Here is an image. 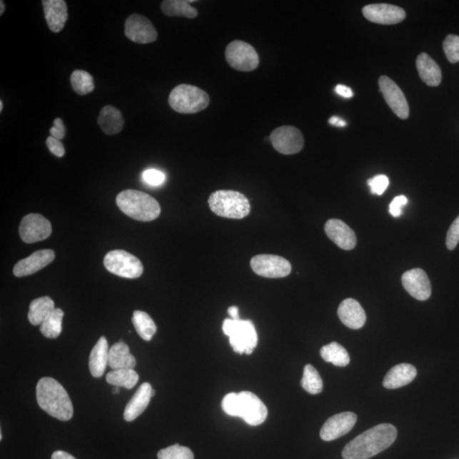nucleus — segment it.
<instances>
[{"label": "nucleus", "mask_w": 459, "mask_h": 459, "mask_svg": "<svg viewBox=\"0 0 459 459\" xmlns=\"http://www.w3.org/2000/svg\"><path fill=\"white\" fill-rule=\"evenodd\" d=\"M188 0H164L161 4V11L167 16H184L194 19L198 16L197 9L191 6Z\"/></svg>", "instance_id": "nucleus-29"}, {"label": "nucleus", "mask_w": 459, "mask_h": 459, "mask_svg": "<svg viewBox=\"0 0 459 459\" xmlns=\"http://www.w3.org/2000/svg\"><path fill=\"white\" fill-rule=\"evenodd\" d=\"M320 355L325 362L331 363L336 367L348 366L350 360L348 352L337 342L323 346Z\"/></svg>", "instance_id": "nucleus-30"}, {"label": "nucleus", "mask_w": 459, "mask_h": 459, "mask_svg": "<svg viewBox=\"0 0 459 459\" xmlns=\"http://www.w3.org/2000/svg\"><path fill=\"white\" fill-rule=\"evenodd\" d=\"M106 382L116 387H123L128 390L133 389L139 381V375L133 369L113 370L106 375Z\"/></svg>", "instance_id": "nucleus-31"}, {"label": "nucleus", "mask_w": 459, "mask_h": 459, "mask_svg": "<svg viewBox=\"0 0 459 459\" xmlns=\"http://www.w3.org/2000/svg\"><path fill=\"white\" fill-rule=\"evenodd\" d=\"M109 366L113 370L133 369L136 366V358L126 343L118 342L111 347Z\"/></svg>", "instance_id": "nucleus-27"}, {"label": "nucleus", "mask_w": 459, "mask_h": 459, "mask_svg": "<svg viewBox=\"0 0 459 459\" xmlns=\"http://www.w3.org/2000/svg\"><path fill=\"white\" fill-rule=\"evenodd\" d=\"M55 303L51 298L44 296L31 302L29 321L34 326H39L46 321L55 310Z\"/></svg>", "instance_id": "nucleus-28"}, {"label": "nucleus", "mask_w": 459, "mask_h": 459, "mask_svg": "<svg viewBox=\"0 0 459 459\" xmlns=\"http://www.w3.org/2000/svg\"><path fill=\"white\" fill-rule=\"evenodd\" d=\"M42 4L49 29L53 33H60L69 19L66 3L64 0H43Z\"/></svg>", "instance_id": "nucleus-20"}, {"label": "nucleus", "mask_w": 459, "mask_h": 459, "mask_svg": "<svg viewBox=\"0 0 459 459\" xmlns=\"http://www.w3.org/2000/svg\"><path fill=\"white\" fill-rule=\"evenodd\" d=\"M325 233L338 247L344 251H351L358 242L354 231L341 220L328 221L325 224Z\"/></svg>", "instance_id": "nucleus-19"}, {"label": "nucleus", "mask_w": 459, "mask_h": 459, "mask_svg": "<svg viewBox=\"0 0 459 459\" xmlns=\"http://www.w3.org/2000/svg\"><path fill=\"white\" fill-rule=\"evenodd\" d=\"M37 402L49 415L61 421H69L74 416V407L68 392L52 378H43L36 387Z\"/></svg>", "instance_id": "nucleus-2"}, {"label": "nucleus", "mask_w": 459, "mask_h": 459, "mask_svg": "<svg viewBox=\"0 0 459 459\" xmlns=\"http://www.w3.org/2000/svg\"><path fill=\"white\" fill-rule=\"evenodd\" d=\"M417 376V369L411 364L396 365L387 373L383 385L386 389L394 390L408 385Z\"/></svg>", "instance_id": "nucleus-23"}, {"label": "nucleus", "mask_w": 459, "mask_h": 459, "mask_svg": "<svg viewBox=\"0 0 459 459\" xmlns=\"http://www.w3.org/2000/svg\"><path fill=\"white\" fill-rule=\"evenodd\" d=\"M336 92L338 95L345 98H351L354 96V93L351 91V89L345 86H343V84H338L336 87Z\"/></svg>", "instance_id": "nucleus-45"}, {"label": "nucleus", "mask_w": 459, "mask_h": 459, "mask_svg": "<svg viewBox=\"0 0 459 459\" xmlns=\"http://www.w3.org/2000/svg\"><path fill=\"white\" fill-rule=\"evenodd\" d=\"M3 108H4V104H3V101H0V111H3Z\"/></svg>", "instance_id": "nucleus-51"}, {"label": "nucleus", "mask_w": 459, "mask_h": 459, "mask_svg": "<svg viewBox=\"0 0 459 459\" xmlns=\"http://www.w3.org/2000/svg\"><path fill=\"white\" fill-rule=\"evenodd\" d=\"M222 409L227 415L231 417H238L239 415V402L238 394H227L222 400Z\"/></svg>", "instance_id": "nucleus-38"}, {"label": "nucleus", "mask_w": 459, "mask_h": 459, "mask_svg": "<svg viewBox=\"0 0 459 459\" xmlns=\"http://www.w3.org/2000/svg\"><path fill=\"white\" fill-rule=\"evenodd\" d=\"M114 394H118L119 393V387H114Z\"/></svg>", "instance_id": "nucleus-50"}, {"label": "nucleus", "mask_w": 459, "mask_h": 459, "mask_svg": "<svg viewBox=\"0 0 459 459\" xmlns=\"http://www.w3.org/2000/svg\"><path fill=\"white\" fill-rule=\"evenodd\" d=\"M104 266L110 273L126 278H140L144 271L139 258L124 251H114L106 253Z\"/></svg>", "instance_id": "nucleus-8"}, {"label": "nucleus", "mask_w": 459, "mask_h": 459, "mask_svg": "<svg viewBox=\"0 0 459 459\" xmlns=\"http://www.w3.org/2000/svg\"><path fill=\"white\" fill-rule=\"evenodd\" d=\"M211 98L206 91L191 84H179L173 88L168 96L171 108L181 114H198L206 109Z\"/></svg>", "instance_id": "nucleus-5"}, {"label": "nucleus", "mask_w": 459, "mask_h": 459, "mask_svg": "<svg viewBox=\"0 0 459 459\" xmlns=\"http://www.w3.org/2000/svg\"><path fill=\"white\" fill-rule=\"evenodd\" d=\"M0 6H1V9H0V16H3L4 11H6V6H4L3 0L0 1Z\"/></svg>", "instance_id": "nucleus-49"}, {"label": "nucleus", "mask_w": 459, "mask_h": 459, "mask_svg": "<svg viewBox=\"0 0 459 459\" xmlns=\"http://www.w3.org/2000/svg\"><path fill=\"white\" fill-rule=\"evenodd\" d=\"M363 13L367 20L382 25L398 24L405 17L403 9L388 4H368Z\"/></svg>", "instance_id": "nucleus-15"}, {"label": "nucleus", "mask_w": 459, "mask_h": 459, "mask_svg": "<svg viewBox=\"0 0 459 459\" xmlns=\"http://www.w3.org/2000/svg\"><path fill=\"white\" fill-rule=\"evenodd\" d=\"M151 398H153V396L155 395V390H151Z\"/></svg>", "instance_id": "nucleus-52"}, {"label": "nucleus", "mask_w": 459, "mask_h": 459, "mask_svg": "<svg viewBox=\"0 0 459 459\" xmlns=\"http://www.w3.org/2000/svg\"><path fill=\"white\" fill-rule=\"evenodd\" d=\"M124 34L131 41L146 44L158 39L157 30L147 17L138 14L129 16L124 24Z\"/></svg>", "instance_id": "nucleus-13"}, {"label": "nucleus", "mask_w": 459, "mask_h": 459, "mask_svg": "<svg viewBox=\"0 0 459 459\" xmlns=\"http://www.w3.org/2000/svg\"><path fill=\"white\" fill-rule=\"evenodd\" d=\"M356 420H358V416L354 413L345 412L336 414L325 422L320 431L321 438L325 441L340 438L353 429Z\"/></svg>", "instance_id": "nucleus-16"}, {"label": "nucleus", "mask_w": 459, "mask_h": 459, "mask_svg": "<svg viewBox=\"0 0 459 459\" xmlns=\"http://www.w3.org/2000/svg\"><path fill=\"white\" fill-rule=\"evenodd\" d=\"M225 55L227 64L240 72H251L260 65V57L256 49L242 40L231 42L226 46Z\"/></svg>", "instance_id": "nucleus-7"}, {"label": "nucleus", "mask_w": 459, "mask_h": 459, "mask_svg": "<svg viewBox=\"0 0 459 459\" xmlns=\"http://www.w3.org/2000/svg\"><path fill=\"white\" fill-rule=\"evenodd\" d=\"M208 203L213 213L227 219H243L251 211L249 200L237 191H216L209 196Z\"/></svg>", "instance_id": "nucleus-4"}, {"label": "nucleus", "mask_w": 459, "mask_h": 459, "mask_svg": "<svg viewBox=\"0 0 459 459\" xmlns=\"http://www.w3.org/2000/svg\"><path fill=\"white\" fill-rule=\"evenodd\" d=\"M19 233L24 243H38L50 237L52 226L51 222L39 213H29L22 218Z\"/></svg>", "instance_id": "nucleus-12"}, {"label": "nucleus", "mask_w": 459, "mask_h": 459, "mask_svg": "<svg viewBox=\"0 0 459 459\" xmlns=\"http://www.w3.org/2000/svg\"><path fill=\"white\" fill-rule=\"evenodd\" d=\"M64 313L60 308H56L54 311L40 325V332L48 338H56L60 336L62 331V319Z\"/></svg>", "instance_id": "nucleus-34"}, {"label": "nucleus", "mask_w": 459, "mask_h": 459, "mask_svg": "<svg viewBox=\"0 0 459 459\" xmlns=\"http://www.w3.org/2000/svg\"><path fill=\"white\" fill-rule=\"evenodd\" d=\"M223 332L229 337L231 347L239 354H252L258 345V334L251 321L226 319Z\"/></svg>", "instance_id": "nucleus-6"}, {"label": "nucleus", "mask_w": 459, "mask_h": 459, "mask_svg": "<svg viewBox=\"0 0 459 459\" xmlns=\"http://www.w3.org/2000/svg\"><path fill=\"white\" fill-rule=\"evenodd\" d=\"M328 123L332 124V126H337V127H345L346 126V124H347L345 120H343L341 118L336 117V116H333V117L329 118Z\"/></svg>", "instance_id": "nucleus-46"}, {"label": "nucleus", "mask_w": 459, "mask_h": 459, "mask_svg": "<svg viewBox=\"0 0 459 459\" xmlns=\"http://www.w3.org/2000/svg\"><path fill=\"white\" fill-rule=\"evenodd\" d=\"M158 458V459H194V455L188 448L176 444L159 451Z\"/></svg>", "instance_id": "nucleus-36"}, {"label": "nucleus", "mask_w": 459, "mask_h": 459, "mask_svg": "<svg viewBox=\"0 0 459 459\" xmlns=\"http://www.w3.org/2000/svg\"><path fill=\"white\" fill-rule=\"evenodd\" d=\"M239 415L249 425H261L268 415L266 405L252 392L242 391L238 393Z\"/></svg>", "instance_id": "nucleus-11"}, {"label": "nucleus", "mask_w": 459, "mask_h": 459, "mask_svg": "<svg viewBox=\"0 0 459 459\" xmlns=\"http://www.w3.org/2000/svg\"><path fill=\"white\" fill-rule=\"evenodd\" d=\"M228 314L230 315L231 319L235 321L240 320L239 309L238 306H231L228 309Z\"/></svg>", "instance_id": "nucleus-48"}, {"label": "nucleus", "mask_w": 459, "mask_h": 459, "mask_svg": "<svg viewBox=\"0 0 459 459\" xmlns=\"http://www.w3.org/2000/svg\"><path fill=\"white\" fill-rule=\"evenodd\" d=\"M338 316L343 324L351 329H360L366 323L367 316L362 306L354 298H346L338 309Z\"/></svg>", "instance_id": "nucleus-21"}, {"label": "nucleus", "mask_w": 459, "mask_h": 459, "mask_svg": "<svg viewBox=\"0 0 459 459\" xmlns=\"http://www.w3.org/2000/svg\"><path fill=\"white\" fill-rule=\"evenodd\" d=\"M389 178L385 175H378L368 181V185L373 194L381 196L389 186Z\"/></svg>", "instance_id": "nucleus-39"}, {"label": "nucleus", "mask_w": 459, "mask_h": 459, "mask_svg": "<svg viewBox=\"0 0 459 459\" xmlns=\"http://www.w3.org/2000/svg\"><path fill=\"white\" fill-rule=\"evenodd\" d=\"M253 273L266 278H286L292 271V266L286 258L273 255H258L251 258Z\"/></svg>", "instance_id": "nucleus-9"}, {"label": "nucleus", "mask_w": 459, "mask_h": 459, "mask_svg": "<svg viewBox=\"0 0 459 459\" xmlns=\"http://www.w3.org/2000/svg\"><path fill=\"white\" fill-rule=\"evenodd\" d=\"M270 141L274 149L283 155L300 153L305 145L304 137L300 129L291 126L274 129L271 133Z\"/></svg>", "instance_id": "nucleus-10"}, {"label": "nucleus", "mask_w": 459, "mask_h": 459, "mask_svg": "<svg viewBox=\"0 0 459 459\" xmlns=\"http://www.w3.org/2000/svg\"><path fill=\"white\" fill-rule=\"evenodd\" d=\"M120 211L140 221H151L161 213V207L151 196L137 190H126L116 198Z\"/></svg>", "instance_id": "nucleus-3"}, {"label": "nucleus", "mask_w": 459, "mask_h": 459, "mask_svg": "<svg viewBox=\"0 0 459 459\" xmlns=\"http://www.w3.org/2000/svg\"><path fill=\"white\" fill-rule=\"evenodd\" d=\"M303 389L311 395H318L323 390V382L320 374L313 365L308 364L304 368L301 380Z\"/></svg>", "instance_id": "nucleus-33"}, {"label": "nucleus", "mask_w": 459, "mask_h": 459, "mask_svg": "<svg viewBox=\"0 0 459 459\" xmlns=\"http://www.w3.org/2000/svg\"><path fill=\"white\" fill-rule=\"evenodd\" d=\"M71 84L74 91L79 96H86L95 89L92 76L84 70H75L71 75Z\"/></svg>", "instance_id": "nucleus-35"}, {"label": "nucleus", "mask_w": 459, "mask_h": 459, "mask_svg": "<svg viewBox=\"0 0 459 459\" xmlns=\"http://www.w3.org/2000/svg\"><path fill=\"white\" fill-rule=\"evenodd\" d=\"M46 145L49 150L51 151V153L56 155V157L61 158L65 155L64 146L60 140L56 139V138L52 136L48 137Z\"/></svg>", "instance_id": "nucleus-43"}, {"label": "nucleus", "mask_w": 459, "mask_h": 459, "mask_svg": "<svg viewBox=\"0 0 459 459\" xmlns=\"http://www.w3.org/2000/svg\"><path fill=\"white\" fill-rule=\"evenodd\" d=\"M51 459H76L71 454L64 451H56L52 454Z\"/></svg>", "instance_id": "nucleus-47"}, {"label": "nucleus", "mask_w": 459, "mask_h": 459, "mask_svg": "<svg viewBox=\"0 0 459 459\" xmlns=\"http://www.w3.org/2000/svg\"><path fill=\"white\" fill-rule=\"evenodd\" d=\"M398 430L390 423H381L350 441L343 450L344 459H368L385 451L395 443Z\"/></svg>", "instance_id": "nucleus-1"}, {"label": "nucleus", "mask_w": 459, "mask_h": 459, "mask_svg": "<svg viewBox=\"0 0 459 459\" xmlns=\"http://www.w3.org/2000/svg\"><path fill=\"white\" fill-rule=\"evenodd\" d=\"M98 123L106 135L114 136L122 131L124 119L118 109L113 106H105L100 111Z\"/></svg>", "instance_id": "nucleus-26"}, {"label": "nucleus", "mask_w": 459, "mask_h": 459, "mask_svg": "<svg viewBox=\"0 0 459 459\" xmlns=\"http://www.w3.org/2000/svg\"><path fill=\"white\" fill-rule=\"evenodd\" d=\"M443 50L448 60L451 64H457L459 61V36L448 35L444 40Z\"/></svg>", "instance_id": "nucleus-37"}, {"label": "nucleus", "mask_w": 459, "mask_h": 459, "mask_svg": "<svg viewBox=\"0 0 459 459\" xmlns=\"http://www.w3.org/2000/svg\"><path fill=\"white\" fill-rule=\"evenodd\" d=\"M459 242V216L457 217V219L453 221L451 226L448 231L447 241V247L450 251H453L457 247V245Z\"/></svg>", "instance_id": "nucleus-40"}, {"label": "nucleus", "mask_w": 459, "mask_h": 459, "mask_svg": "<svg viewBox=\"0 0 459 459\" xmlns=\"http://www.w3.org/2000/svg\"><path fill=\"white\" fill-rule=\"evenodd\" d=\"M52 137L58 140H62L66 136V129L64 121L60 118H57L53 123V127L50 129Z\"/></svg>", "instance_id": "nucleus-44"}, {"label": "nucleus", "mask_w": 459, "mask_h": 459, "mask_svg": "<svg viewBox=\"0 0 459 459\" xmlns=\"http://www.w3.org/2000/svg\"><path fill=\"white\" fill-rule=\"evenodd\" d=\"M55 252L52 249H41L17 262L13 269V273L17 278L33 275L50 265L55 260Z\"/></svg>", "instance_id": "nucleus-18"}, {"label": "nucleus", "mask_w": 459, "mask_h": 459, "mask_svg": "<svg viewBox=\"0 0 459 459\" xmlns=\"http://www.w3.org/2000/svg\"><path fill=\"white\" fill-rule=\"evenodd\" d=\"M143 179L147 184L158 186L166 181V176L161 171H157V169L151 168L147 169L143 173Z\"/></svg>", "instance_id": "nucleus-41"}, {"label": "nucleus", "mask_w": 459, "mask_h": 459, "mask_svg": "<svg viewBox=\"0 0 459 459\" xmlns=\"http://www.w3.org/2000/svg\"><path fill=\"white\" fill-rule=\"evenodd\" d=\"M416 66L422 81L427 86L431 87L440 86L443 74L438 64L429 55L421 53L417 58Z\"/></svg>", "instance_id": "nucleus-24"}, {"label": "nucleus", "mask_w": 459, "mask_h": 459, "mask_svg": "<svg viewBox=\"0 0 459 459\" xmlns=\"http://www.w3.org/2000/svg\"><path fill=\"white\" fill-rule=\"evenodd\" d=\"M109 348L108 341L106 337L102 336L97 341L91 352L89 368L91 375L95 378H100L104 375L106 366L109 365Z\"/></svg>", "instance_id": "nucleus-25"}, {"label": "nucleus", "mask_w": 459, "mask_h": 459, "mask_svg": "<svg viewBox=\"0 0 459 459\" xmlns=\"http://www.w3.org/2000/svg\"><path fill=\"white\" fill-rule=\"evenodd\" d=\"M408 200L403 195L398 196L390 204V213L393 217L398 218L403 215V208L407 205Z\"/></svg>", "instance_id": "nucleus-42"}, {"label": "nucleus", "mask_w": 459, "mask_h": 459, "mask_svg": "<svg viewBox=\"0 0 459 459\" xmlns=\"http://www.w3.org/2000/svg\"><path fill=\"white\" fill-rule=\"evenodd\" d=\"M378 86L386 104L393 113L400 118L407 119L409 117V106L398 84L387 76H381L378 79Z\"/></svg>", "instance_id": "nucleus-14"}, {"label": "nucleus", "mask_w": 459, "mask_h": 459, "mask_svg": "<svg viewBox=\"0 0 459 459\" xmlns=\"http://www.w3.org/2000/svg\"><path fill=\"white\" fill-rule=\"evenodd\" d=\"M403 287L418 301H427L431 296V284L425 271L420 268L412 269L403 275Z\"/></svg>", "instance_id": "nucleus-17"}, {"label": "nucleus", "mask_w": 459, "mask_h": 459, "mask_svg": "<svg viewBox=\"0 0 459 459\" xmlns=\"http://www.w3.org/2000/svg\"><path fill=\"white\" fill-rule=\"evenodd\" d=\"M132 323L137 333L146 341H150L157 332L153 320L144 311H136L133 314Z\"/></svg>", "instance_id": "nucleus-32"}, {"label": "nucleus", "mask_w": 459, "mask_h": 459, "mask_svg": "<svg viewBox=\"0 0 459 459\" xmlns=\"http://www.w3.org/2000/svg\"><path fill=\"white\" fill-rule=\"evenodd\" d=\"M151 390H153V387L149 383H143L140 386L136 394L133 395L131 400L126 405V409H124V420L131 422L136 420L141 414L143 413L147 405H149L151 398Z\"/></svg>", "instance_id": "nucleus-22"}]
</instances>
